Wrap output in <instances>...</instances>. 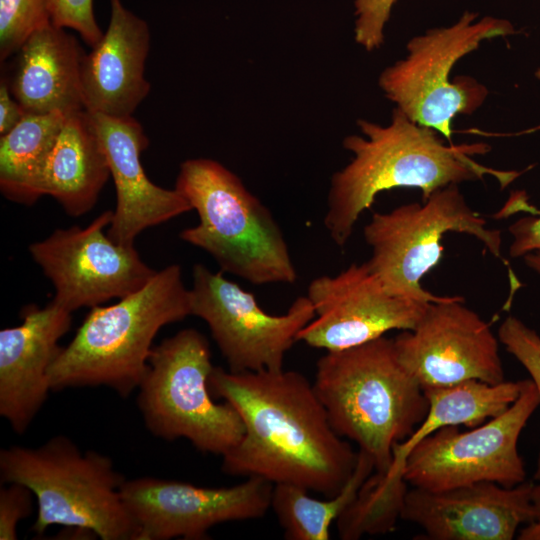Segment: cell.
Masks as SVG:
<instances>
[{
	"instance_id": "f546056e",
	"label": "cell",
	"mask_w": 540,
	"mask_h": 540,
	"mask_svg": "<svg viewBox=\"0 0 540 540\" xmlns=\"http://www.w3.org/2000/svg\"><path fill=\"white\" fill-rule=\"evenodd\" d=\"M0 488V539H17L18 523L33 511V492L20 483H3Z\"/></svg>"
},
{
	"instance_id": "484cf974",
	"label": "cell",
	"mask_w": 540,
	"mask_h": 540,
	"mask_svg": "<svg viewBox=\"0 0 540 540\" xmlns=\"http://www.w3.org/2000/svg\"><path fill=\"white\" fill-rule=\"evenodd\" d=\"M51 24L48 0H0V59L16 54L38 30Z\"/></svg>"
},
{
	"instance_id": "603a6c76",
	"label": "cell",
	"mask_w": 540,
	"mask_h": 540,
	"mask_svg": "<svg viewBox=\"0 0 540 540\" xmlns=\"http://www.w3.org/2000/svg\"><path fill=\"white\" fill-rule=\"evenodd\" d=\"M67 116L59 111L27 113L1 136L0 189L7 199L32 205L41 197L39 178Z\"/></svg>"
},
{
	"instance_id": "d4e9b609",
	"label": "cell",
	"mask_w": 540,
	"mask_h": 540,
	"mask_svg": "<svg viewBox=\"0 0 540 540\" xmlns=\"http://www.w3.org/2000/svg\"><path fill=\"white\" fill-rule=\"evenodd\" d=\"M407 482H392L384 472L374 471L361 485L356 497L337 519L343 540L364 535L386 534L394 530L401 512Z\"/></svg>"
},
{
	"instance_id": "9a60e30c",
	"label": "cell",
	"mask_w": 540,
	"mask_h": 540,
	"mask_svg": "<svg viewBox=\"0 0 540 540\" xmlns=\"http://www.w3.org/2000/svg\"><path fill=\"white\" fill-rule=\"evenodd\" d=\"M306 296L315 317L297 341L326 351L358 346L391 330H411L430 304L391 294L367 261L352 263L334 276L316 277Z\"/></svg>"
},
{
	"instance_id": "ac0fdd59",
	"label": "cell",
	"mask_w": 540,
	"mask_h": 540,
	"mask_svg": "<svg viewBox=\"0 0 540 540\" xmlns=\"http://www.w3.org/2000/svg\"><path fill=\"white\" fill-rule=\"evenodd\" d=\"M71 312L51 301L28 305L22 323L0 331V415L23 434L45 403L49 370L62 347L59 340L72 324Z\"/></svg>"
},
{
	"instance_id": "83f0119b",
	"label": "cell",
	"mask_w": 540,
	"mask_h": 540,
	"mask_svg": "<svg viewBox=\"0 0 540 540\" xmlns=\"http://www.w3.org/2000/svg\"><path fill=\"white\" fill-rule=\"evenodd\" d=\"M397 0H354V37L358 45L372 52L384 43V29Z\"/></svg>"
},
{
	"instance_id": "d6a6232c",
	"label": "cell",
	"mask_w": 540,
	"mask_h": 540,
	"mask_svg": "<svg viewBox=\"0 0 540 540\" xmlns=\"http://www.w3.org/2000/svg\"><path fill=\"white\" fill-rule=\"evenodd\" d=\"M519 540H540V522L528 523L518 533Z\"/></svg>"
},
{
	"instance_id": "e0dca14e",
	"label": "cell",
	"mask_w": 540,
	"mask_h": 540,
	"mask_svg": "<svg viewBox=\"0 0 540 540\" xmlns=\"http://www.w3.org/2000/svg\"><path fill=\"white\" fill-rule=\"evenodd\" d=\"M87 113L115 185L116 206L107 231L113 241L134 246L136 237L145 229L192 210L176 188H162L147 177L141 153L149 140L132 115Z\"/></svg>"
},
{
	"instance_id": "8fae6325",
	"label": "cell",
	"mask_w": 540,
	"mask_h": 540,
	"mask_svg": "<svg viewBox=\"0 0 540 540\" xmlns=\"http://www.w3.org/2000/svg\"><path fill=\"white\" fill-rule=\"evenodd\" d=\"M221 270L193 268L191 315L206 322L232 372L277 371L299 332L315 317L307 296L296 298L282 315H271L253 293L228 280Z\"/></svg>"
},
{
	"instance_id": "52a82bcc",
	"label": "cell",
	"mask_w": 540,
	"mask_h": 540,
	"mask_svg": "<svg viewBox=\"0 0 540 540\" xmlns=\"http://www.w3.org/2000/svg\"><path fill=\"white\" fill-rule=\"evenodd\" d=\"M213 368L208 340L196 329H183L153 347L137 389L150 433L167 441L184 438L201 452L221 456L241 440L244 424L237 411L213 399Z\"/></svg>"
},
{
	"instance_id": "9c48e42d",
	"label": "cell",
	"mask_w": 540,
	"mask_h": 540,
	"mask_svg": "<svg viewBox=\"0 0 540 540\" xmlns=\"http://www.w3.org/2000/svg\"><path fill=\"white\" fill-rule=\"evenodd\" d=\"M448 232H460L480 240L501 258V232L467 203L458 185L434 191L422 203L400 205L388 212H375L364 226V240L371 249L367 263L393 295L424 302H439L425 290L421 279L441 260V240Z\"/></svg>"
},
{
	"instance_id": "4316f807",
	"label": "cell",
	"mask_w": 540,
	"mask_h": 540,
	"mask_svg": "<svg viewBox=\"0 0 540 540\" xmlns=\"http://www.w3.org/2000/svg\"><path fill=\"white\" fill-rule=\"evenodd\" d=\"M498 339L530 374L540 398V335L519 318L508 316L498 329ZM534 479L540 481V452Z\"/></svg>"
},
{
	"instance_id": "3957f363",
	"label": "cell",
	"mask_w": 540,
	"mask_h": 540,
	"mask_svg": "<svg viewBox=\"0 0 540 540\" xmlns=\"http://www.w3.org/2000/svg\"><path fill=\"white\" fill-rule=\"evenodd\" d=\"M313 386L334 431L367 453L377 472L389 469L394 445L407 439L429 410L394 339L385 336L326 351L317 361Z\"/></svg>"
},
{
	"instance_id": "ffe728a7",
	"label": "cell",
	"mask_w": 540,
	"mask_h": 540,
	"mask_svg": "<svg viewBox=\"0 0 540 540\" xmlns=\"http://www.w3.org/2000/svg\"><path fill=\"white\" fill-rule=\"evenodd\" d=\"M78 40L52 23L36 31L16 53L7 78L13 97L26 113L65 115L85 110Z\"/></svg>"
},
{
	"instance_id": "30bf717a",
	"label": "cell",
	"mask_w": 540,
	"mask_h": 540,
	"mask_svg": "<svg viewBox=\"0 0 540 540\" xmlns=\"http://www.w3.org/2000/svg\"><path fill=\"white\" fill-rule=\"evenodd\" d=\"M539 405L535 384L523 380L518 398L500 415L469 431L444 426L422 439L406 458L405 481L429 491L483 481L504 487L523 483L526 471L517 443Z\"/></svg>"
},
{
	"instance_id": "2e32d148",
	"label": "cell",
	"mask_w": 540,
	"mask_h": 540,
	"mask_svg": "<svg viewBox=\"0 0 540 540\" xmlns=\"http://www.w3.org/2000/svg\"><path fill=\"white\" fill-rule=\"evenodd\" d=\"M533 486L483 481L441 491L411 487L401 519L432 540H512L522 524L535 521Z\"/></svg>"
},
{
	"instance_id": "44dd1931",
	"label": "cell",
	"mask_w": 540,
	"mask_h": 540,
	"mask_svg": "<svg viewBox=\"0 0 540 540\" xmlns=\"http://www.w3.org/2000/svg\"><path fill=\"white\" fill-rule=\"evenodd\" d=\"M110 176L105 155L86 110L66 117L44 163L38 191L73 217L89 212Z\"/></svg>"
},
{
	"instance_id": "4dcf8cb0",
	"label": "cell",
	"mask_w": 540,
	"mask_h": 540,
	"mask_svg": "<svg viewBox=\"0 0 540 540\" xmlns=\"http://www.w3.org/2000/svg\"><path fill=\"white\" fill-rule=\"evenodd\" d=\"M535 216L518 219L508 228L513 240L509 246L512 258L524 257L530 253L540 254V210L532 208Z\"/></svg>"
},
{
	"instance_id": "6da1fadb",
	"label": "cell",
	"mask_w": 540,
	"mask_h": 540,
	"mask_svg": "<svg viewBox=\"0 0 540 540\" xmlns=\"http://www.w3.org/2000/svg\"><path fill=\"white\" fill-rule=\"evenodd\" d=\"M209 387L239 414L241 440L222 456V470L337 495L357 463L348 441L332 428L313 383L284 369L232 372L214 366Z\"/></svg>"
},
{
	"instance_id": "4fadbf2b",
	"label": "cell",
	"mask_w": 540,
	"mask_h": 540,
	"mask_svg": "<svg viewBox=\"0 0 540 540\" xmlns=\"http://www.w3.org/2000/svg\"><path fill=\"white\" fill-rule=\"evenodd\" d=\"M461 296L432 302L411 330L394 339L399 360L423 390L468 380L505 381L499 339Z\"/></svg>"
},
{
	"instance_id": "cb8c5ba5",
	"label": "cell",
	"mask_w": 540,
	"mask_h": 540,
	"mask_svg": "<svg viewBox=\"0 0 540 540\" xmlns=\"http://www.w3.org/2000/svg\"><path fill=\"white\" fill-rule=\"evenodd\" d=\"M375 471L371 457L358 450L354 471L333 497L320 500L308 495V490L291 484H275L271 507L290 540H328L330 527L356 497L361 485Z\"/></svg>"
},
{
	"instance_id": "7a4b0ae2",
	"label": "cell",
	"mask_w": 540,
	"mask_h": 540,
	"mask_svg": "<svg viewBox=\"0 0 540 540\" xmlns=\"http://www.w3.org/2000/svg\"><path fill=\"white\" fill-rule=\"evenodd\" d=\"M357 126L365 137L344 138L343 147L353 157L331 177L323 221L339 247L349 241L358 219L380 192L418 188L424 201L440 188L476 181L485 174L502 183L517 175L494 171L471 158L489 151L487 144L447 145L438 132L414 122L397 107L386 126L364 119H359Z\"/></svg>"
},
{
	"instance_id": "277c9868",
	"label": "cell",
	"mask_w": 540,
	"mask_h": 540,
	"mask_svg": "<svg viewBox=\"0 0 540 540\" xmlns=\"http://www.w3.org/2000/svg\"><path fill=\"white\" fill-rule=\"evenodd\" d=\"M191 315L181 267L169 265L139 290L92 307L49 370L51 390L105 386L121 397L138 389L153 340L167 324Z\"/></svg>"
},
{
	"instance_id": "ba28073f",
	"label": "cell",
	"mask_w": 540,
	"mask_h": 540,
	"mask_svg": "<svg viewBox=\"0 0 540 540\" xmlns=\"http://www.w3.org/2000/svg\"><path fill=\"white\" fill-rule=\"evenodd\" d=\"M465 11L452 25L430 28L407 43V55L385 68L378 80L385 96L414 122L452 143V120L479 109L489 91L475 78L450 80L455 64L487 39L516 33L507 19Z\"/></svg>"
},
{
	"instance_id": "d590c367",
	"label": "cell",
	"mask_w": 540,
	"mask_h": 540,
	"mask_svg": "<svg viewBox=\"0 0 540 540\" xmlns=\"http://www.w3.org/2000/svg\"><path fill=\"white\" fill-rule=\"evenodd\" d=\"M535 76H536L537 79L540 80V69H538V70L536 71Z\"/></svg>"
},
{
	"instance_id": "5bb4252c",
	"label": "cell",
	"mask_w": 540,
	"mask_h": 540,
	"mask_svg": "<svg viewBox=\"0 0 540 540\" xmlns=\"http://www.w3.org/2000/svg\"><path fill=\"white\" fill-rule=\"evenodd\" d=\"M273 487L259 477L229 487L140 477L125 480L121 493L138 527L137 540H200L217 524L263 517Z\"/></svg>"
},
{
	"instance_id": "e575fe53",
	"label": "cell",
	"mask_w": 540,
	"mask_h": 540,
	"mask_svg": "<svg viewBox=\"0 0 540 540\" xmlns=\"http://www.w3.org/2000/svg\"><path fill=\"white\" fill-rule=\"evenodd\" d=\"M523 258L529 268L540 274V254L530 253L525 255Z\"/></svg>"
},
{
	"instance_id": "d6986e66",
	"label": "cell",
	"mask_w": 540,
	"mask_h": 540,
	"mask_svg": "<svg viewBox=\"0 0 540 540\" xmlns=\"http://www.w3.org/2000/svg\"><path fill=\"white\" fill-rule=\"evenodd\" d=\"M109 25L82 62L84 108L111 117L131 116L150 91L144 77L150 46L147 22L121 0H109Z\"/></svg>"
},
{
	"instance_id": "7c38bea8",
	"label": "cell",
	"mask_w": 540,
	"mask_h": 540,
	"mask_svg": "<svg viewBox=\"0 0 540 540\" xmlns=\"http://www.w3.org/2000/svg\"><path fill=\"white\" fill-rule=\"evenodd\" d=\"M112 218L113 211H104L86 227L56 229L28 247L54 286L52 301L71 313L125 297L157 272L134 246L120 245L105 233Z\"/></svg>"
},
{
	"instance_id": "7402d4cb",
	"label": "cell",
	"mask_w": 540,
	"mask_h": 540,
	"mask_svg": "<svg viewBox=\"0 0 540 540\" xmlns=\"http://www.w3.org/2000/svg\"><path fill=\"white\" fill-rule=\"evenodd\" d=\"M522 385L523 380H505L498 384L468 380L424 390L429 402L428 413L407 439L394 445L387 476L404 479L403 468L410 451L439 428L450 425L473 428L503 413L518 398Z\"/></svg>"
},
{
	"instance_id": "836d02e7",
	"label": "cell",
	"mask_w": 540,
	"mask_h": 540,
	"mask_svg": "<svg viewBox=\"0 0 540 540\" xmlns=\"http://www.w3.org/2000/svg\"><path fill=\"white\" fill-rule=\"evenodd\" d=\"M532 503L535 511V521L540 522V481L533 486Z\"/></svg>"
},
{
	"instance_id": "f1b7e54d",
	"label": "cell",
	"mask_w": 540,
	"mask_h": 540,
	"mask_svg": "<svg viewBox=\"0 0 540 540\" xmlns=\"http://www.w3.org/2000/svg\"><path fill=\"white\" fill-rule=\"evenodd\" d=\"M48 7L53 25L77 31L89 46L94 47L103 36L94 15L93 0H48Z\"/></svg>"
},
{
	"instance_id": "5b68a950",
	"label": "cell",
	"mask_w": 540,
	"mask_h": 540,
	"mask_svg": "<svg viewBox=\"0 0 540 540\" xmlns=\"http://www.w3.org/2000/svg\"><path fill=\"white\" fill-rule=\"evenodd\" d=\"M175 188L199 217L180 239L206 251L222 272L254 285L296 282L282 229L235 173L213 159H188L180 165Z\"/></svg>"
},
{
	"instance_id": "8992f818",
	"label": "cell",
	"mask_w": 540,
	"mask_h": 540,
	"mask_svg": "<svg viewBox=\"0 0 540 540\" xmlns=\"http://www.w3.org/2000/svg\"><path fill=\"white\" fill-rule=\"evenodd\" d=\"M0 475L2 483H20L33 492L32 530L38 535L61 525L102 540H137L138 527L121 493L125 478L106 455L83 452L59 435L35 448L2 449Z\"/></svg>"
},
{
	"instance_id": "1f68e13d",
	"label": "cell",
	"mask_w": 540,
	"mask_h": 540,
	"mask_svg": "<svg viewBox=\"0 0 540 540\" xmlns=\"http://www.w3.org/2000/svg\"><path fill=\"white\" fill-rule=\"evenodd\" d=\"M27 113L19 102L13 97L7 78L2 77L0 82V135L12 130Z\"/></svg>"
}]
</instances>
